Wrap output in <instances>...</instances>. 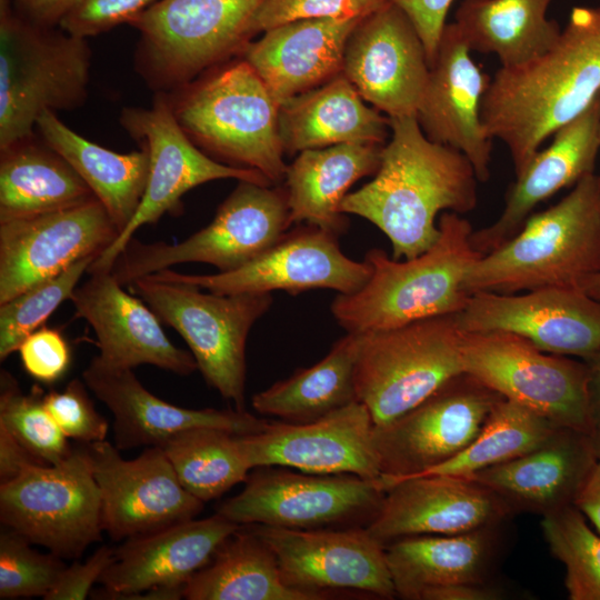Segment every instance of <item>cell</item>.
<instances>
[{"label": "cell", "instance_id": "cell-1", "mask_svg": "<svg viewBox=\"0 0 600 600\" xmlns=\"http://www.w3.org/2000/svg\"><path fill=\"white\" fill-rule=\"evenodd\" d=\"M600 93V7H574L557 42L517 67L500 68L481 103V120L509 149L518 176L548 137Z\"/></svg>", "mask_w": 600, "mask_h": 600}, {"label": "cell", "instance_id": "cell-2", "mask_svg": "<svg viewBox=\"0 0 600 600\" xmlns=\"http://www.w3.org/2000/svg\"><path fill=\"white\" fill-rule=\"evenodd\" d=\"M390 142L376 177L341 202V211L367 219L390 240L392 258L410 259L440 234V211H472L478 202L476 171L459 150L430 140L417 117L389 118Z\"/></svg>", "mask_w": 600, "mask_h": 600}, {"label": "cell", "instance_id": "cell-3", "mask_svg": "<svg viewBox=\"0 0 600 600\" xmlns=\"http://www.w3.org/2000/svg\"><path fill=\"white\" fill-rule=\"evenodd\" d=\"M438 226L437 241L417 257L400 261L379 248L367 252L369 280L354 293H339L330 307L347 332L386 330L463 310L470 298L464 274L483 254L472 247V226L460 214L446 211Z\"/></svg>", "mask_w": 600, "mask_h": 600}, {"label": "cell", "instance_id": "cell-4", "mask_svg": "<svg viewBox=\"0 0 600 600\" xmlns=\"http://www.w3.org/2000/svg\"><path fill=\"white\" fill-rule=\"evenodd\" d=\"M600 271V176L581 178L558 203L531 214L498 249L467 270L463 289L518 293L548 287H579Z\"/></svg>", "mask_w": 600, "mask_h": 600}, {"label": "cell", "instance_id": "cell-5", "mask_svg": "<svg viewBox=\"0 0 600 600\" xmlns=\"http://www.w3.org/2000/svg\"><path fill=\"white\" fill-rule=\"evenodd\" d=\"M204 73L162 93L184 133L217 161L284 179L280 104L261 78L243 58Z\"/></svg>", "mask_w": 600, "mask_h": 600}, {"label": "cell", "instance_id": "cell-6", "mask_svg": "<svg viewBox=\"0 0 600 600\" xmlns=\"http://www.w3.org/2000/svg\"><path fill=\"white\" fill-rule=\"evenodd\" d=\"M90 68L86 38L31 23L0 0V149L34 134L44 110L83 106Z\"/></svg>", "mask_w": 600, "mask_h": 600}, {"label": "cell", "instance_id": "cell-7", "mask_svg": "<svg viewBox=\"0 0 600 600\" xmlns=\"http://www.w3.org/2000/svg\"><path fill=\"white\" fill-rule=\"evenodd\" d=\"M263 0H159L129 24L134 69L154 93L174 90L242 52Z\"/></svg>", "mask_w": 600, "mask_h": 600}, {"label": "cell", "instance_id": "cell-8", "mask_svg": "<svg viewBox=\"0 0 600 600\" xmlns=\"http://www.w3.org/2000/svg\"><path fill=\"white\" fill-rule=\"evenodd\" d=\"M128 287L186 341L207 383L236 409L246 410L247 339L270 309L271 293L202 292L197 286L150 274Z\"/></svg>", "mask_w": 600, "mask_h": 600}, {"label": "cell", "instance_id": "cell-9", "mask_svg": "<svg viewBox=\"0 0 600 600\" xmlns=\"http://www.w3.org/2000/svg\"><path fill=\"white\" fill-rule=\"evenodd\" d=\"M457 316H436L361 333L354 382L374 426L388 423L463 373Z\"/></svg>", "mask_w": 600, "mask_h": 600}, {"label": "cell", "instance_id": "cell-10", "mask_svg": "<svg viewBox=\"0 0 600 600\" xmlns=\"http://www.w3.org/2000/svg\"><path fill=\"white\" fill-rule=\"evenodd\" d=\"M291 223L286 189L239 181L207 227L177 243H146L132 238L111 272L128 287L139 278L187 262L231 271L272 247Z\"/></svg>", "mask_w": 600, "mask_h": 600}, {"label": "cell", "instance_id": "cell-11", "mask_svg": "<svg viewBox=\"0 0 600 600\" xmlns=\"http://www.w3.org/2000/svg\"><path fill=\"white\" fill-rule=\"evenodd\" d=\"M463 371L553 424L592 433L589 372L583 360L540 350L504 331L464 332Z\"/></svg>", "mask_w": 600, "mask_h": 600}, {"label": "cell", "instance_id": "cell-12", "mask_svg": "<svg viewBox=\"0 0 600 600\" xmlns=\"http://www.w3.org/2000/svg\"><path fill=\"white\" fill-rule=\"evenodd\" d=\"M0 520L62 559H78L101 540V498L86 446L0 483Z\"/></svg>", "mask_w": 600, "mask_h": 600}, {"label": "cell", "instance_id": "cell-13", "mask_svg": "<svg viewBox=\"0 0 600 600\" xmlns=\"http://www.w3.org/2000/svg\"><path fill=\"white\" fill-rule=\"evenodd\" d=\"M217 513L232 522L296 530L367 527L386 491L379 479L256 468Z\"/></svg>", "mask_w": 600, "mask_h": 600}, {"label": "cell", "instance_id": "cell-14", "mask_svg": "<svg viewBox=\"0 0 600 600\" xmlns=\"http://www.w3.org/2000/svg\"><path fill=\"white\" fill-rule=\"evenodd\" d=\"M119 122L149 158V176L137 212L112 244L90 264L88 273L111 271L133 234L146 224L181 209V198L209 181L236 179L263 186L271 182L260 172L224 164L198 148L177 122L162 93L150 108L124 107Z\"/></svg>", "mask_w": 600, "mask_h": 600}, {"label": "cell", "instance_id": "cell-15", "mask_svg": "<svg viewBox=\"0 0 600 600\" xmlns=\"http://www.w3.org/2000/svg\"><path fill=\"white\" fill-rule=\"evenodd\" d=\"M503 397L460 373L397 419L374 426L380 483L420 474L458 454Z\"/></svg>", "mask_w": 600, "mask_h": 600}, {"label": "cell", "instance_id": "cell-16", "mask_svg": "<svg viewBox=\"0 0 600 600\" xmlns=\"http://www.w3.org/2000/svg\"><path fill=\"white\" fill-rule=\"evenodd\" d=\"M337 234L314 226L287 231L272 247L242 267L213 274H187L164 269L150 276L197 286L218 294L269 292L291 294L331 289L341 294L360 290L372 268L348 258ZM149 276V274H148Z\"/></svg>", "mask_w": 600, "mask_h": 600}, {"label": "cell", "instance_id": "cell-17", "mask_svg": "<svg viewBox=\"0 0 600 600\" xmlns=\"http://www.w3.org/2000/svg\"><path fill=\"white\" fill-rule=\"evenodd\" d=\"M273 551L283 582L326 599L350 590L394 598L384 544L366 527L296 530L248 524Z\"/></svg>", "mask_w": 600, "mask_h": 600}, {"label": "cell", "instance_id": "cell-18", "mask_svg": "<svg viewBox=\"0 0 600 600\" xmlns=\"http://www.w3.org/2000/svg\"><path fill=\"white\" fill-rule=\"evenodd\" d=\"M101 498V527L116 541L193 519L204 502L179 481L160 447L127 460L108 441L84 444Z\"/></svg>", "mask_w": 600, "mask_h": 600}, {"label": "cell", "instance_id": "cell-19", "mask_svg": "<svg viewBox=\"0 0 600 600\" xmlns=\"http://www.w3.org/2000/svg\"><path fill=\"white\" fill-rule=\"evenodd\" d=\"M119 231L96 199L0 221V304L74 262L97 258Z\"/></svg>", "mask_w": 600, "mask_h": 600}, {"label": "cell", "instance_id": "cell-20", "mask_svg": "<svg viewBox=\"0 0 600 600\" xmlns=\"http://www.w3.org/2000/svg\"><path fill=\"white\" fill-rule=\"evenodd\" d=\"M456 316L464 332H510L549 353L582 360L600 350V301L579 287L476 292Z\"/></svg>", "mask_w": 600, "mask_h": 600}, {"label": "cell", "instance_id": "cell-21", "mask_svg": "<svg viewBox=\"0 0 600 600\" xmlns=\"http://www.w3.org/2000/svg\"><path fill=\"white\" fill-rule=\"evenodd\" d=\"M429 69L414 26L390 1L362 18L346 44L342 73L389 118L417 117Z\"/></svg>", "mask_w": 600, "mask_h": 600}, {"label": "cell", "instance_id": "cell-22", "mask_svg": "<svg viewBox=\"0 0 600 600\" xmlns=\"http://www.w3.org/2000/svg\"><path fill=\"white\" fill-rule=\"evenodd\" d=\"M373 427L367 406L354 401L307 423L269 422L264 430L239 436V440L251 469L278 466L307 473L379 479Z\"/></svg>", "mask_w": 600, "mask_h": 600}, {"label": "cell", "instance_id": "cell-23", "mask_svg": "<svg viewBox=\"0 0 600 600\" xmlns=\"http://www.w3.org/2000/svg\"><path fill=\"white\" fill-rule=\"evenodd\" d=\"M381 487L382 503L366 528L384 546L411 536L492 528L512 512L498 494L467 478L416 476Z\"/></svg>", "mask_w": 600, "mask_h": 600}, {"label": "cell", "instance_id": "cell-24", "mask_svg": "<svg viewBox=\"0 0 600 600\" xmlns=\"http://www.w3.org/2000/svg\"><path fill=\"white\" fill-rule=\"evenodd\" d=\"M454 22L443 28L417 119L432 141L462 152L478 181L490 178L492 138L481 120V103L491 79L473 62Z\"/></svg>", "mask_w": 600, "mask_h": 600}, {"label": "cell", "instance_id": "cell-25", "mask_svg": "<svg viewBox=\"0 0 600 600\" xmlns=\"http://www.w3.org/2000/svg\"><path fill=\"white\" fill-rule=\"evenodd\" d=\"M241 526L216 513L126 539L91 591L92 599L128 600L151 589H181Z\"/></svg>", "mask_w": 600, "mask_h": 600}, {"label": "cell", "instance_id": "cell-26", "mask_svg": "<svg viewBox=\"0 0 600 600\" xmlns=\"http://www.w3.org/2000/svg\"><path fill=\"white\" fill-rule=\"evenodd\" d=\"M122 287L111 271H96L70 298L74 316L97 336L98 357L118 368L151 364L179 376L194 372L191 352L176 347L152 309Z\"/></svg>", "mask_w": 600, "mask_h": 600}, {"label": "cell", "instance_id": "cell-27", "mask_svg": "<svg viewBox=\"0 0 600 600\" xmlns=\"http://www.w3.org/2000/svg\"><path fill=\"white\" fill-rule=\"evenodd\" d=\"M82 380L112 413L116 447H160L188 429L210 427L244 436L258 433L269 421L246 410L190 409L171 404L147 390L132 369L118 368L93 357Z\"/></svg>", "mask_w": 600, "mask_h": 600}, {"label": "cell", "instance_id": "cell-28", "mask_svg": "<svg viewBox=\"0 0 600 600\" xmlns=\"http://www.w3.org/2000/svg\"><path fill=\"white\" fill-rule=\"evenodd\" d=\"M599 150L600 93L579 117L557 130L552 143L516 176L498 219L472 231V247L487 254L510 240L540 202L593 172Z\"/></svg>", "mask_w": 600, "mask_h": 600}, {"label": "cell", "instance_id": "cell-29", "mask_svg": "<svg viewBox=\"0 0 600 600\" xmlns=\"http://www.w3.org/2000/svg\"><path fill=\"white\" fill-rule=\"evenodd\" d=\"M597 462L591 434L559 427L537 448L467 479L493 491L512 511L543 516L574 504Z\"/></svg>", "mask_w": 600, "mask_h": 600}, {"label": "cell", "instance_id": "cell-30", "mask_svg": "<svg viewBox=\"0 0 600 600\" xmlns=\"http://www.w3.org/2000/svg\"><path fill=\"white\" fill-rule=\"evenodd\" d=\"M361 19L283 23L264 31L258 41L248 42L242 57L281 104L342 73L347 41Z\"/></svg>", "mask_w": 600, "mask_h": 600}, {"label": "cell", "instance_id": "cell-31", "mask_svg": "<svg viewBox=\"0 0 600 600\" xmlns=\"http://www.w3.org/2000/svg\"><path fill=\"white\" fill-rule=\"evenodd\" d=\"M388 126L389 118L369 108L343 73L279 108V134L288 153L340 143L380 144Z\"/></svg>", "mask_w": 600, "mask_h": 600}, {"label": "cell", "instance_id": "cell-32", "mask_svg": "<svg viewBox=\"0 0 600 600\" xmlns=\"http://www.w3.org/2000/svg\"><path fill=\"white\" fill-rule=\"evenodd\" d=\"M381 151L360 142L301 151L284 178L291 222L341 234L347 229L341 202L356 181L378 171Z\"/></svg>", "mask_w": 600, "mask_h": 600}, {"label": "cell", "instance_id": "cell-33", "mask_svg": "<svg viewBox=\"0 0 600 600\" xmlns=\"http://www.w3.org/2000/svg\"><path fill=\"white\" fill-rule=\"evenodd\" d=\"M36 129L87 183L120 234L144 194L149 176L147 152L141 148L129 153L109 150L70 129L50 110L39 116Z\"/></svg>", "mask_w": 600, "mask_h": 600}, {"label": "cell", "instance_id": "cell-34", "mask_svg": "<svg viewBox=\"0 0 600 600\" xmlns=\"http://www.w3.org/2000/svg\"><path fill=\"white\" fill-rule=\"evenodd\" d=\"M491 529L458 534H422L384 546L396 594L420 600L433 588L486 581L492 552Z\"/></svg>", "mask_w": 600, "mask_h": 600}, {"label": "cell", "instance_id": "cell-35", "mask_svg": "<svg viewBox=\"0 0 600 600\" xmlns=\"http://www.w3.org/2000/svg\"><path fill=\"white\" fill-rule=\"evenodd\" d=\"M93 198L74 169L36 133L0 149V221L48 213Z\"/></svg>", "mask_w": 600, "mask_h": 600}, {"label": "cell", "instance_id": "cell-36", "mask_svg": "<svg viewBox=\"0 0 600 600\" xmlns=\"http://www.w3.org/2000/svg\"><path fill=\"white\" fill-rule=\"evenodd\" d=\"M552 0H462L454 16L470 50L493 53L502 68L523 64L549 50L561 29L547 18Z\"/></svg>", "mask_w": 600, "mask_h": 600}, {"label": "cell", "instance_id": "cell-37", "mask_svg": "<svg viewBox=\"0 0 600 600\" xmlns=\"http://www.w3.org/2000/svg\"><path fill=\"white\" fill-rule=\"evenodd\" d=\"M188 600H317L287 586L270 547L241 526L227 538L212 559L187 582Z\"/></svg>", "mask_w": 600, "mask_h": 600}, {"label": "cell", "instance_id": "cell-38", "mask_svg": "<svg viewBox=\"0 0 600 600\" xmlns=\"http://www.w3.org/2000/svg\"><path fill=\"white\" fill-rule=\"evenodd\" d=\"M361 338L347 332L320 361L254 394L253 409L284 422L307 423L359 401L354 372Z\"/></svg>", "mask_w": 600, "mask_h": 600}, {"label": "cell", "instance_id": "cell-39", "mask_svg": "<svg viewBox=\"0 0 600 600\" xmlns=\"http://www.w3.org/2000/svg\"><path fill=\"white\" fill-rule=\"evenodd\" d=\"M160 448L181 484L207 502L247 480L252 470L242 451L239 434L200 427L182 431Z\"/></svg>", "mask_w": 600, "mask_h": 600}, {"label": "cell", "instance_id": "cell-40", "mask_svg": "<svg viewBox=\"0 0 600 600\" xmlns=\"http://www.w3.org/2000/svg\"><path fill=\"white\" fill-rule=\"evenodd\" d=\"M557 428L559 427L523 406L501 398L492 408L480 432L462 451L417 476L470 478L483 469L537 448Z\"/></svg>", "mask_w": 600, "mask_h": 600}, {"label": "cell", "instance_id": "cell-41", "mask_svg": "<svg viewBox=\"0 0 600 600\" xmlns=\"http://www.w3.org/2000/svg\"><path fill=\"white\" fill-rule=\"evenodd\" d=\"M541 529L551 553L564 566L570 600H600V533L569 504L542 516Z\"/></svg>", "mask_w": 600, "mask_h": 600}, {"label": "cell", "instance_id": "cell-42", "mask_svg": "<svg viewBox=\"0 0 600 600\" xmlns=\"http://www.w3.org/2000/svg\"><path fill=\"white\" fill-rule=\"evenodd\" d=\"M44 391L33 386L21 390L7 370L0 373V427L6 429L41 464H57L73 448L43 402Z\"/></svg>", "mask_w": 600, "mask_h": 600}, {"label": "cell", "instance_id": "cell-43", "mask_svg": "<svg viewBox=\"0 0 600 600\" xmlns=\"http://www.w3.org/2000/svg\"><path fill=\"white\" fill-rule=\"evenodd\" d=\"M94 257L81 259L61 273L26 289L0 304V360L18 351L22 341L44 326L47 319L72 292Z\"/></svg>", "mask_w": 600, "mask_h": 600}, {"label": "cell", "instance_id": "cell-44", "mask_svg": "<svg viewBox=\"0 0 600 600\" xmlns=\"http://www.w3.org/2000/svg\"><path fill=\"white\" fill-rule=\"evenodd\" d=\"M17 531L4 527L0 533V599L46 596L67 567L57 554L41 553Z\"/></svg>", "mask_w": 600, "mask_h": 600}, {"label": "cell", "instance_id": "cell-45", "mask_svg": "<svg viewBox=\"0 0 600 600\" xmlns=\"http://www.w3.org/2000/svg\"><path fill=\"white\" fill-rule=\"evenodd\" d=\"M87 384L72 379L62 391L44 392V406L68 439L82 444L106 440L108 421L96 410Z\"/></svg>", "mask_w": 600, "mask_h": 600}, {"label": "cell", "instance_id": "cell-46", "mask_svg": "<svg viewBox=\"0 0 600 600\" xmlns=\"http://www.w3.org/2000/svg\"><path fill=\"white\" fill-rule=\"evenodd\" d=\"M389 0H263L251 26L252 36L297 20L363 18Z\"/></svg>", "mask_w": 600, "mask_h": 600}, {"label": "cell", "instance_id": "cell-47", "mask_svg": "<svg viewBox=\"0 0 600 600\" xmlns=\"http://www.w3.org/2000/svg\"><path fill=\"white\" fill-rule=\"evenodd\" d=\"M159 0H81L61 21L64 31L88 39L130 23Z\"/></svg>", "mask_w": 600, "mask_h": 600}, {"label": "cell", "instance_id": "cell-48", "mask_svg": "<svg viewBox=\"0 0 600 600\" xmlns=\"http://www.w3.org/2000/svg\"><path fill=\"white\" fill-rule=\"evenodd\" d=\"M18 352L24 371L46 384L63 377L71 361L70 348L62 333L47 326L30 333Z\"/></svg>", "mask_w": 600, "mask_h": 600}, {"label": "cell", "instance_id": "cell-49", "mask_svg": "<svg viewBox=\"0 0 600 600\" xmlns=\"http://www.w3.org/2000/svg\"><path fill=\"white\" fill-rule=\"evenodd\" d=\"M114 559V548L100 547L84 562L74 561L64 568L57 584L46 596V600H83L90 596L92 587L99 582L104 570Z\"/></svg>", "mask_w": 600, "mask_h": 600}, {"label": "cell", "instance_id": "cell-50", "mask_svg": "<svg viewBox=\"0 0 600 600\" xmlns=\"http://www.w3.org/2000/svg\"><path fill=\"white\" fill-rule=\"evenodd\" d=\"M411 20L424 46L429 68L433 63L446 17L453 0H389Z\"/></svg>", "mask_w": 600, "mask_h": 600}, {"label": "cell", "instance_id": "cell-51", "mask_svg": "<svg viewBox=\"0 0 600 600\" xmlns=\"http://www.w3.org/2000/svg\"><path fill=\"white\" fill-rule=\"evenodd\" d=\"M81 0H10L14 11L41 27H59Z\"/></svg>", "mask_w": 600, "mask_h": 600}, {"label": "cell", "instance_id": "cell-52", "mask_svg": "<svg viewBox=\"0 0 600 600\" xmlns=\"http://www.w3.org/2000/svg\"><path fill=\"white\" fill-rule=\"evenodd\" d=\"M504 593L497 587L482 582H463L442 586L426 591L420 600H498Z\"/></svg>", "mask_w": 600, "mask_h": 600}, {"label": "cell", "instance_id": "cell-53", "mask_svg": "<svg viewBox=\"0 0 600 600\" xmlns=\"http://www.w3.org/2000/svg\"><path fill=\"white\" fill-rule=\"evenodd\" d=\"M31 463L39 462L6 429L0 427V483L16 478Z\"/></svg>", "mask_w": 600, "mask_h": 600}, {"label": "cell", "instance_id": "cell-54", "mask_svg": "<svg viewBox=\"0 0 600 600\" xmlns=\"http://www.w3.org/2000/svg\"><path fill=\"white\" fill-rule=\"evenodd\" d=\"M574 506L600 533V460L576 499Z\"/></svg>", "mask_w": 600, "mask_h": 600}, {"label": "cell", "instance_id": "cell-55", "mask_svg": "<svg viewBox=\"0 0 600 600\" xmlns=\"http://www.w3.org/2000/svg\"><path fill=\"white\" fill-rule=\"evenodd\" d=\"M589 372V399L594 427L600 424V350L582 359Z\"/></svg>", "mask_w": 600, "mask_h": 600}, {"label": "cell", "instance_id": "cell-56", "mask_svg": "<svg viewBox=\"0 0 600 600\" xmlns=\"http://www.w3.org/2000/svg\"><path fill=\"white\" fill-rule=\"evenodd\" d=\"M579 288L600 301V271L582 279Z\"/></svg>", "mask_w": 600, "mask_h": 600}, {"label": "cell", "instance_id": "cell-57", "mask_svg": "<svg viewBox=\"0 0 600 600\" xmlns=\"http://www.w3.org/2000/svg\"><path fill=\"white\" fill-rule=\"evenodd\" d=\"M591 440L597 459L600 460V424L594 427L591 433Z\"/></svg>", "mask_w": 600, "mask_h": 600}]
</instances>
